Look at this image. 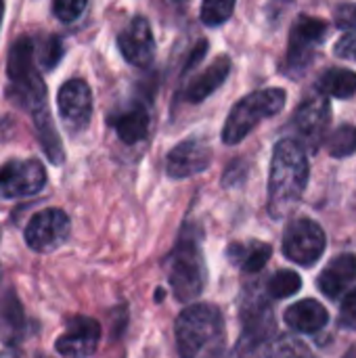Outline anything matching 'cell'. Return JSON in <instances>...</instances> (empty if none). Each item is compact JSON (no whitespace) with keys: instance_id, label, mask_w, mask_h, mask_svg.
<instances>
[{"instance_id":"1","label":"cell","mask_w":356,"mask_h":358,"mask_svg":"<svg viewBox=\"0 0 356 358\" xmlns=\"http://www.w3.org/2000/svg\"><path fill=\"white\" fill-rule=\"evenodd\" d=\"M308 185V159L302 147L283 138L277 143L269 176V212L273 218H287L300 203Z\"/></svg>"},{"instance_id":"2","label":"cell","mask_w":356,"mask_h":358,"mask_svg":"<svg viewBox=\"0 0 356 358\" xmlns=\"http://www.w3.org/2000/svg\"><path fill=\"white\" fill-rule=\"evenodd\" d=\"M172 294L178 302H193L201 296L206 285V262L199 248V231L185 227L172 254L168 273Z\"/></svg>"},{"instance_id":"3","label":"cell","mask_w":356,"mask_h":358,"mask_svg":"<svg viewBox=\"0 0 356 358\" xmlns=\"http://www.w3.org/2000/svg\"><path fill=\"white\" fill-rule=\"evenodd\" d=\"M34 42L31 38H19L8 52L6 73L10 80V96L29 115L46 111V86L34 65Z\"/></svg>"},{"instance_id":"4","label":"cell","mask_w":356,"mask_h":358,"mask_svg":"<svg viewBox=\"0 0 356 358\" xmlns=\"http://www.w3.org/2000/svg\"><path fill=\"white\" fill-rule=\"evenodd\" d=\"M285 105V90L283 88H264L256 90L248 96H243L229 113L225 128H222V141L227 145L241 143L262 120L277 115Z\"/></svg>"},{"instance_id":"5","label":"cell","mask_w":356,"mask_h":358,"mask_svg":"<svg viewBox=\"0 0 356 358\" xmlns=\"http://www.w3.org/2000/svg\"><path fill=\"white\" fill-rule=\"evenodd\" d=\"M174 331L180 358H197L222 336V315L212 304H191L178 315Z\"/></svg>"},{"instance_id":"6","label":"cell","mask_w":356,"mask_h":358,"mask_svg":"<svg viewBox=\"0 0 356 358\" xmlns=\"http://www.w3.org/2000/svg\"><path fill=\"white\" fill-rule=\"evenodd\" d=\"M327 29L329 27L323 19L311 15H300L296 19L287 46V69L292 73H302L311 65L317 48L327 38Z\"/></svg>"},{"instance_id":"7","label":"cell","mask_w":356,"mask_h":358,"mask_svg":"<svg viewBox=\"0 0 356 358\" xmlns=\"http://www.w3.org/2000/svg\"><path fill=\"white\" fill-rule=\"evenodd\" d=\"M71 233V222L67 214L59 208H46L31 216L25 227V243L40 254L59 250Z\"/></svg>"},{"instance_id":"8","label":"cell","mask_w":356,"mask_h":358,"mask_svg":"<svg viewBox=\"0 0 356 358\" xmlns=\"http://www.w3.org/2000/svg\"><path fill=\"white\" fill-rule=\"evenodd\" d=\"M46 170L38 159H10L0 166V199H19L40 193Z\"/></svg>"},{"instance_id":"9","label":"cell","mask_w":356,"mask_h":358,"mask_svg":"<svg viewBox=\"0 0 356 358\" xmlns=\"http://www.w3.org/2000/svg\"><path fill=\"white\" fill-rule=\"evenodd\" d=\"M325 252V233L323 229L308 220L300 218L294 220L283 235V254L300 264V266H313Z\"/></svg>"},{"instance_id":"10","label":"cell","mask_w":356,"mask_h":358,"mask_svg":"<svg viewBox=\"0 0 356 358\" xmlns=\"http://www.w3.org/2000/svg\"><path fill=\"white\" fill-rule=\"evenodd\" d=\"M57 107H59V117L65 126L67 132L80 134L82 130L88 128L90 117H92V90L90 86L80 80H67L57 94Z\"/></svg>"},{"instance_id":"11","label":"cell","mask_w":356,"mask_h":358,"mask_svg":"<svg viewBox=\"0 0 356 358\" xmlns=\"http://www.w3.org/2000/svg\"><path fill=\"white\" fill-rule=\"evenodd\" d=\"M101 340V325L88 317H73L55 342V350L63 358H88L94 355Z\"/></svg>"},{"instance_id":"12","label":"cell","mask_w":356,"mask_h":358,"mask_svg":"<svg viewBox=\"0 0 356 358\" xmlns=\"http://www.w3.org/2000/svg\"><path fill=\"white\" fill-rule=\"evenodd\" d=\"M118 46L122 57L134 67H149L155 57V38L145 17L136 15L120 31Z\"/></svg>"},{"instance_id":"13","label":"cell","mask_w":356,"mask_h":358,"mask_svg":"<svg viewBox=\"0 0 356 358\" xmlns=\"http://www.w3.org/2000/svg\"><path fill=\"white\" fill-rule=\"evenodd\" d=\"M212 164V149L201 138H187L170 149L166 157V172L170 178H189Z\"/></svg>"},{"instance_id":"14","label":"cell","mask_w":356,"mask_h":358,"mask_svg":"<svg viewBox=\"0 0 356 358\" xmlns=\"http://www.w3.org/2000/svg\"><path fill=\"white\" fill-rule=\"evenodd\" d=\"M329 120H332V107H329L327 96L323 94L308 96L306 101L300 103V107L294 113V126L300 138L313 149L321 145V138L327 132Z\"/></svg>"},{"instance_id":"15","label":"cell","mask_w":356,"mask_h":358,"mask_svg":"<svg viewBox=\"0 0 356 358\" xmlns=\"http://www.w3.org/2000/svg\"><path fill=\"white\" fill-rule=\"evenodd\" d=\"M109 126L115 130L118 138L126 145H136L149 136L151 117L145 105L134 103L109 115Z\"/></svg>"},{"instance_id":"16","label":"cell","mask_w":356,"mask_h":358,"mask_svg":"<svg viewBox=\"0 0 356 358\" xmlns=\"http://www.w3.org/2000/svg\"><path fill=\"white\" fill-rule=\"evenodd\" d=\"M356 281V256L355 254H342L336 256L319 275V289L336 300L340 298L348 285H353Z\"/></svg>"},{"instance_id":"17","label":"cell","mask_w":356,"mask_h":358,"mask_svg":"<svg viewBox=\"0 0 356 358\" xmlns=\"http://www.w3.org/2000/svg\"><path fill=\"white\" fill-rule=\"evenodd\" d=\"M231 73V59L229 57H218L201 76H197L185 90V99L189 103H201L206 101L210 94H214L222 84L225 80L229 78Z\"/></svg>"},{"instance_id":"18","label":"cell","mask_w":356,"mask_h":358,"mask_svg":"<svg viewBox=\"0 0 356 358\" xmlns=\"http://www.w3.org/2000/svg\"><path fill=\"white\" fill-rule=\"evenodd\" d=\"M329 321V313L317 300H302L285 310V323L300 334H317Z\"/></svg>"},{"instance_id":"19","label":"cell","mask_w":356,"mask_h":358,"mask_svg":"<svg viewBox=\"0 0 356 358\" xmlns=\"http://www.w3.org/2000/svg\"><path fill=\"white\" fill-rule=\"evenodd\" d=\"M273 248L262 241H241L231 243L227 248V258L233 266L245 271V273H258L266 266L271 260Z\"/></svg>"},{"instance_id":"20","label":"cell","mask_w":356,"mask_h":358,"mask_svg":"<svg viewBox=\"0 0 356 358\" xmlns=\"http://www.w3.org/2000/svg\"><path fill=\"white\" fill-rule=\"evenodd\" d=\"M319 92L323 96L350 99L356 92V73L350 69L334 67L319 78Z\"/></svg>"},{"instance_id":"21","label":"cell","mask_w":356,"mask_h":358,"mask_svg":"<svg viewBox=\"0 0 356 358\" xmlns=\"http://www.w3.org/2000/svg\"><path fill=\"white\" fill-rule=\"evenodd\" d=\"M325 147L329 151V155L334 157H350L356 153V128L350 124H344L340 128H336L327 141Z\"/></svg>"},{"instance_id":"22","label":"cell","mask_w":356,"mask_h":358,"mask_svg":"<svg viewBox=\"0 0 356 358\" xmlns=\"http://www.w3.org/2000/svg\"><path fill=\"white\" fill-rule=\"evenodd\" d=\"M302 287V279L298 273L294 271H279L271 281H269V296L275 300H283L290 298L294 294H298Z\"/></svg>"},{"instance_id":"23","label":"cell","mask_w":356,"mask_h":358,"mask_svg":"<svg viewBox=\"0 0 356 358\" xmlns=\"http://www.w3.org/2000/svg\"><path fill=\"white\" fill-rule=\"evenodd\" d=\"M235 10V2L233 0H208L201 4V21L210 27H218L222 23L229 21V17Z\"/></svg>"},{"instance_id":"24","label":"cell","mask_w":356,"mask_h":358,"mask_svg":"<svg viewBox=\"0 0 356 358\" xmlns=\"http://www.w3.org/2000/svg\"><path fill=\"white\" fill-rule=\"evenodd\" d=\"M269 358H317L300 340L283 336L269 346Z\"/></svg>"},{"instance_id":"25","label":"cell","mask_w":356,"mask_h":358,"mask_svg":"<svg viewBox=\"0 0 356 358\" xmlns=\"http://www.w3.org/2000/svg\"><path fill=\"white\" fill-rule=\"evenodd\" d=\"M269 346H271V342L252 340V338L243 336V340L235 348V357L233 358H269Z\"/></svg>"},{"instance_id":"26","label":"cell","mask_w":356,"mask_h":358,"mask_svg":"<svg viewBox=\"0 0 356 358\" xmlns=\"http://www.w3.org/2000/svg\"><path fill=\"white\" fill-rule=\"evenodd\" d=\"M63 52H65L63 40H61L59 36H50V38H46V42H44V46H42V50H40V61H42L44 67L52 69V67L61 61Z\"/></svg>"},{"instance_id":"27","label":"cell","mask_w":356,"mask_h":358,"mask_svg":"<svg viewBox=\"0 0 356 358\" xmlns=\"http://www.w3.org/2000/svg\"><path fill=\"white\" fill-rule=\"evenodd\" d=\"M86 8V2L84 0H57L52 4V13L61 19V21H76L82 10Z\"/></svg>"},{"instance_id":"28","label":"cell","mask_w":356,"mask_h":358,"mask_svg":"<svg viewBox=\"0 0 356 358\" xmlns=\"http://www.w3.org/2000/svg\"><path fill=\"white\" fill-rule=\"evenodd\" d=\"M336 25L340 29H356V4L355 2H346V4H340L336 8Z\"/></svg>"},{"instance_id":"29","label":"cell","mask_w":356,"mask_h":358,"mask_svg":"<svg viewBox=\"0 0 356 358\" xmlns=\"http://www.w3.org/2000/svg\"><path fill=\"white\" fill-rule=\"evenodd\" d=\"M340 323L348 329H356V289L344 298L340 306Z\"/></svg>"},{"instance_id":"30","label":"cell","mask_w":356,"mask_h":358,"mask_svg":"<svg viewBox=\"0 0 356 358\" xmlns=\"http://www.w3.org/2000/svg\"><path fill=\"white\" fill-rule=\"evenodd\" d=\"M336 55L340 59H348V61H356V34H344L336 46H334Z\"/></svg>"},{"instance_id":"31","label":"cell","mask_w":356,"mask_h":358,"mask_svg":"<svg viewBox=\"0 0 356 358\" xmlns=\"http://www.w3.org/2000/svg\"><path fill=\"white\" fill-rule=\"evenodd\" d=\"M206 48H208V40H199V42L195 44V48H193V52H191L187 65H185V71H187V69H193V67L206 57Z\"/></svg>"},{"instance_id":"32","label":"cell","mask_w":356,"mask_h":358,"mask_svg":"<svg viewBox=\"0 0 356 358\" xmlns=\"http://www.w3.org/2000/svg\"><path fill=\"white\" fill-rule=\"evenodd\" d=\"M2 15H4V4L0 2V25H2Z\"/></svg>"},{"instance_id":"33","label":"cell","mask_w":356,"mask_h":358,"mask_svg":"<svg viewBox=\"0 0 356 358\" xmlns=\"http://www.w3.org/2000/svg\"><path fill=\"white\" fill-rule=\"evenodd\" d=\"M344 358H356V350H353V352H348V355H346V357Z\"/></svg>"}]
</instances>
